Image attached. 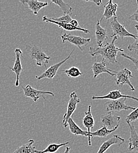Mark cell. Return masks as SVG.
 Wrapping results in <instances>:
<instances>
[{"mask_svg":"<svg viewBox=\"0 0 138 153\" xmlns=\"http://www.w3.org/2000/svg\"><path fill=\"white\" fill-rule=\"evenodd\" d=\"M128 125L130 132V137L128 138V150L131 152H138V134L137 130L131 123H129Z\"/></svg>","mask_w":138,"mask_h":153,"instance_id":"cell-14","label":"cell"},{"mask_svg":"<svg viewBox=\"0 0 138 153\" xmlns=\"http://www.w3.org/2000/svg\"><path fill=\"white\" fill-rule=\"evenodd\" d=\"M15 54L16 58H15L14 66L13 67H9V68L11 69L12 71L15 74L16 80L15 82V86L18 87L20 85V74L21 72L24 70L21 64V57L22 55V51L20 48H16L15 50Z\"/></svg>","mask_w":138,"mask_h":153,"instance_id":"cell-12","label":"cell"},{"mask_svg":"<svg viewBox=\"0 0 138 153\" xmlns=\"http://www.w3.org/2000/svg\"><path fill=\"white\" fill-rule=\"evenodd\" d=\"M119 127V126H118ZM118 127H117L115 128L114 130H108L106 127L102 126L101 128H100L98 130H97L95 132H91L90 133V135L91 137H106L108 135L112 133L115 131L117 130Z\"/></svg>","mask_w":138,"mask_h":153,"instance_id":"cell-24","label":"cell"},{"mask_svg":"<svg viewBox=\"0 0 138 153\" xmlns=\"http://www.w3.org/2000/svg\"><path fill=\"white\" fill-rule=\"evenodd\" d=\"M125 140L118 135H114L112 137L109 138L106 141H104L100 146L98 151L97 153H105L112 146L117 145L120 147L125 143Z\"/></svg>","mask_w":138,"mask_h":153,"instance_id":"cell-13","label":"cell"},{"mask_svg":"<svg viewBox=\"0 0 138 153\" xmlns=\"http://www.w3.org/2000/svg\"><path fill=\"white\" fill-rule=\"evenodd\" d=\"M51 2L58 5L62 10L63 15H70L72 13V8L69 4L65 3L63 0H52Z\"/></svg>","mask_w":138,"mask_h":153,"instance_id":"cell-23","label":"cell"},{"mask_svg":"<svg viewBox=\"0 0 138 153\" xmlns=\"http://www.w3.org/2000/svg\"><path fill=\"white\" fill-rule=\"evenodd\" d=\"M74 51V49L72 51V52L69 54V56L66 58L65 59L61 61V62H59L58 63H57L55 64L52 65V66H51L49 68H47L46 70V71H45L42 74H41L40 76H35V78L37 79L38 80H41L42 79L44 78H49V79H52L54 76H56L58 70H59V67L63 64H64L68 59H69V58L71 57V55L72 54L73 52Z\"/></svg>","mask_w":138,"mask_h":153,"instance_id":"cell-8","label":"cell"},{"mask_svg":"<svg viewBox=\"0 0 138 153\" xmlns=\"http://www.w3.org/2000/svg\"><path fill=\"white\" fill-rule=\"evenodd\" d=\"M68 126H69V130L72 134H74L75 135H81L87 137L88 140V145L89 146H91V136L88 133V131L82 130L75 123L72 117L69 118L68 121Z\"/></svg>","mask_w":138,"mask_h":153,"instance_id":"cell-15","label":"cell"},{"mask_svg":"<svg viewBox=\"0 0 138 153\" xmlns=\"http://www.w3.org/2000/svg\"><path fill=\"white\" fill-rule=\"evenodd\" d=\"M120 56H122V57H123L124 58H127V59L131 60V61L133 62V64H134L135 68V69L137 70V72L138 73V59H137V58H134L133 57H132V56H129V55H127L126 54H125L124 53H121Z\"/></svg>","mask_w":138,"mask_h":153,"instance_id":"cell-30","label":"cell"},{"mask_svg":"<svg viewBox=\"0 0 138 153\" xmlns=\"http://www.w3.org/2000/svg\"><path fill=\"white\" fill-rule=\"evenodd\" d=\"M24 6L29 8L34 15H38L40 10L48 6L47 2H41L36 0H28V1H20Z\"/></svg>","mask_w":138,"mask_h":153,"instance_id":"cell-17","label":"cell"},{"mask_svg":"<svg viewBox=\"0 0 138 153\" xmlns=\"http://www.w3.org/2000/svg\"><path fill=\"white\" fill-rule=\"evenodd\" d=\"M70 24L71 25H72L73 26L75 27H80L79 26V24H78V22L76 20V19H72V21H71Z\"/></svg>","mask_w":138,"mask_h":153,"instance_id":"cell-32","label":"cell"},{"mask_svg":"<svg viewBox=\"0 0 138 153\" xmlns=\"http://www.w3.org/2000/svg\"><path fill=\"white\" fill-rule=\"evenodd\" d=\"M120 117L114 115L112 112H108L101 116L102 126L106 127L108 130H114L119 126Z\"/></svg>","mask_w":138,"mask_h":153,"instance_id":"cell-9","label":"cell"},{"mask_svg":"<svg viewBox=\"0 0 138 153\" xmlns=\"http://www.w3.org/2000/svg\"><path fill=\"white\" fill-rule=\"evenodd\" d=\"M34 143V141L31 139L27 143L18 147L13 153H38V150L33 146Z\"/></svg>","mask_w":138,"mask_h":153,"instance_id":"cell-22","label":"cell"},{"mask_svg":"<svg viewBox=\"0 0 138 153\" xmlns=\"http://www.w3.org/2000/svg\"><path fill=\"white\" fill-rule=\"evenodd\" d=\"M61 39L62 43H64L66 41H68L71 44H72L74 45L77 46L82 51H83L82 47L83 45H87L91 41V38H83L82 37L71 34H67L66 33H64L61 36Z\"/></svg>","mask_w":138,"mask_h":153,"instance_id":"cell-10","label":"cell"},{"mask_svg":"<svg viewBox=\"0 0 138 153\" xmlns=\"http://www.w3.org/2000/svg\"><path fill=\"white\" fill-rule=\"evenodd\" d=\"M112 153H113V152H112Z\"/></svg>","mask_w":138,"mask_h":153,"instance_id":"cell-35","label":"cell"},{"mask_svg":"<svg viewBox=\"0 0 138 153\" xmlns=\"http://www.w3.org/2000/svg\"><path fill=\"white\" fill-rule=\"evenodd\" d=\"M86 2H92L95 4L97 5H100L102 2L101 0H89V1H86Z\"/></svg>","mask_w":138,"mask_h":153,"instance_id":"cell-33","label":"cell"},{"mask_svg":"<svg viewBox=\"0 0 138 153\" xmlns=\"http://www.w3.org/2000/svg\"><path fill=\"white\" fill-rule=\"evenodd\" d=\"M118 4L117 3H113L112 0H109L105 5H104V13L102 19H100V22L105 18L106 19H109L113 18L116 16V13L118 9Z\"/></svg>","mask_w":138,"mask_h":153,"instance_id":"cell-20","label":"cell"},{"mask_svg":"<svg viewBox=\"0 0 138 153\" xmlns=\"http://www.w3.org/2000/svg\"><path fill=\"white\" fill-rule=\"evenodd\" d=\"M63 71L67 76L71 78H77L83 74V73L80 71L79 68L75 66H72L70 68L63 70Z\"/></svg>","mask_w":138,"mask_h":153,"instance_id":"cell-26","label":"cell"},{"mask_svg":"<svg viewBox=\"0 0 138 153\" xmlns=\"http://www.w3.org/2000/svg\"><path fill=\"white\" fill-rule=\"evenodd\" d=\"M115 76L116 85H127L131 88L132 91H135V88L130 81V78H133L134 76L129 70L127 68H123L117 71Z\"/></svg>","mask_w":138,"mask_h":153,"instance_id":"cell-6","label":"cell"},{"mask_svg":"<svg viewBox=\"0 0 138 153\" xmlns=\"http://www.w3.org/2000/svg\"><path fill=\"white\" fill-rule=\"evenodd\" d=\"M80 102V100L78 98L77 93L75 92L71 93L69 96V100L67 105L66 111L62 118V124L65 128L68 126V121L69 118L72 117V115L76 110L77 105Z\"/></svg>","mask_w":138,"mask_h":153,"instance_id":"cell-3","label":"cell"},{"mask_svg":"<svg viewBox=\"0 0 138 153\" xmlns=\"http://www.w3.org/2000/svg\"><path fill=\"white\" fill-rule=\"evenodd\" d=\"M70 150H71V148L69 147H66L65 149V150L63 153H70Z\"/></svg>","mask_w":138,"mask_h":153,"instance_id":"cell-34","label":"cell"},{"mask_svg":"<svg viewBox=\"0 0 138 153\" xmlns=\"http://www.w3.org/2000/svg\"><path fill=\"white\" fill-rule=\"evenodd\" d=\"M135 27L137 32V34L136 35V38H135V41L133 43L129 44L128 46V49L129 51H133L135 54L138 55V25H135Z\"/></svg>","mask_w":138,"mask_h":153,"instance_id":"cell-27","label":"cell"},{"mask_svg":"<svg viewBox=\"0 0 138 153\" xmlns=\"http://www.w3.org/2000/svg\"><path fill=\"white\" fill-rule=\"evenodd\" d=\"M110 25L113 31V34L111 37H119L122 39L125 37H132L134 39L136 38L135 35L128 32L125 27L119 22L117 16L113 17L111 19Z\"/></svg>","mask_w":138,"mask_h":153,"instance_id":"cell-4","label":"cell"},{"mask_svg":"<svg viewBox=\"0 0 138 153\" xmlns=\"http://www.w3.org/2000/svg\"><path fill=\"white\" fill-rule=\"evenodd\" d=\"M120 98H130L132 100H135L138 101V98L137 97H135L134 96H127L123 94L121 91L119 90H116L110 91L108 94L105 96H93L92 97V100H104V99H109L110 100H117Z\"/></svg>","mask_w":138,"mask_h":153,"instance_id":"cell-18","label":"cell"},{"mask_svg":"<svg viewBox=\"0 0 138 153\" xmlns=\"http://www.w3.org/2000/svg\"><path fill=\"white\" fill-rule=\"evenodd\" d=\"M138 119V107L134 110L129 114L126 117L125 121L127 124L132 122H135Z\"/></svg>","mask_w":138,"mask_h":153,"instance_id":"cell-28","label":"cell"},{"mask_svg":"<svg viewBox=\"0 0 138 153\" xmlns=\"http://www.w3.org/2000/svg\"><path fill=\"white\" fill-rule=\"evenodd\" d=\"M127 98H120L117 100H110L105 104L106 110L108 112L117 111L119 112L122 110H135L137 107L128 106L125 104Z\"/></svg>","mask_w":138,"mask_h":153,"instance_id":"cell-5","label":"cell"},{"mask_svg":"<svg viewBox=\"0 0 138 153\" xmlns=\"http://www.w3.org/2000/svg\"><path fill=\"white\" fill-rule=\"evenodd\" d=\"M26 50L31 58L36 61V65L37 66H44L46 68V65L49 63L51 57L48 56L41 47L37 45L30 46L27 45Z\"/></svg>","mask_w":138,"mask_h":153,"instance_id":"cell-2","label":"cell"},{"mask_svg":"<svg viewBox=\"0 0 138 153\" xmlns=\"http://www.w3.org/2000/svg\"><path fill=\"white\" fill-rule=\"evenodd\" d=\"M42 21H45L46 22H50V23L58 25L59 28H63V30H65L66 31H82V32H83L85 33H86V34L90 33L89 31L86 30V29H85V28H81V27H75L73 26L72 25H71L70 23L58 22H56L55 21L52 20L50 18H48L46 16H44L42 17Z\"/></svg>","mask_w":138,"mask_h":153,"instance_id":"cell-19","label":"cell"},{"mask_svg":"<svg viewBox=\"0 0 138 153\" xmlns=\"http://www.w3.org/2000/svg\"><path fill=\"white\" fill-rule=\"evenodd\" d=\"M82 123H83V126L85 128H86L88 133L90 134V133H91V130L92 128H93L94 124H95V120H94V117L91 113V105H88V111L86 112H85V117L83 118V120H82Z\"/></svg>","mask_w":138,"mask_h":153,"instance_id":"cell-21","label":"cell"},{"mask_svg":"<svg viewBox=\"0 0 138 153\" xmlns=\"http://www.w3.org/2000/svg\"><path fill=\"white\" fill-rule=\"evenodd\" d=\"M69 144V142H65L61 144H57V143H52L49 144L45 149L43 151H38V153H56L59 148L63 146H65Z\"/></svg>","mask_w":138,"mask_h":153,"instance_id":"cell-25","label":"cell"},{"mask_svg":"<svg viewBox=\"0 0 138 153\" xmlns=\"http://www.w3.org/2000/svg\"><path fill=\"white\" fill-rule=\"evenodd\" d=\"M100 23V21L97 19V22L95 25V39L98 47H102L105 45L108 37L106 30L102 27Z\"/></svg>","mask_w":138,"mask_h":153,"instance_id":"cell-16","label":"cell"},{"mask_svg":"<svg viewBox=\"0 0 138 153\" xmlns=\"http://www.w3.org/2000/svg\"><path fill=\"white\" fill-rule=\"evenodd\" d=\"M53 21L61 23H70L72 21V18L70 15H63L58 18H50Z\"/></svg>","mask_w":138,"mask_h":153,"instance_id":"cell-29","label":"cell"},{"mask_svg":"<svg viewBox=\"0 0 138 153\" xmlns=\"http://www.w3.org/2000/svg\"><path fill=\"white\" fill-rule=\"evenodd\" d=\"M118 37H114L110 43H106L102 47H90L88 53L92 57L100 55L106 63H117L119 64L117 60V57L118 52L123 53V50L121 48L117 47L115 45V41Z\"/></svg>","mask_w":138,"mask_h":153,"instance_id":"cell-1","label":"cell"},{"mask_svg":"<svg viewBox=\"0 0 138 153\" xmlns=\"http://www.w3.org/2000/svg\"><path fill=\"white\" fill-rule=\"evenodd\" d=\"M21 88L23 90L24 96L32 99L35 102H37L40 98H43L45 100V97L44 96L45 94L54 96V94L52 92L38 90L32 88L30 85H27L25 87L22 86Z\"/></svg>","mask_w":138,"mask_h":153,"instance_id":"cell-7","label":"cell"},{"mask_svg":"<svg viewBox=\"0 0 138 153\" xmlns=\"http://www.w3.org/2000/svg\"><path fill=\"white\" fill-rule=\"evenodd\" d=\"M137 5H138L137 9L136 11L132 15H131V16L129 17V19H131L132 21H135L138 23V0L137 1Z\"/></svg>","mask_w":138,"mask_h":153,"instance_id":"cell-31","label":"cell"},{"mask_svg":"<svg viewBox=\"0 0 138 153\" xmlns=\"http://www.w3.org/2000/svg\"><path fill=\"white\" fill-rule=\"evenodd\" d=\"M107 63L103 60L101 62H95L92 65L91 68L94 73V78H96L99 74L102 73H107L111 76H115L117 71L109 69L106 67Z\"/></svg>","mask_w":138,"mask_h":153,"instance_id":"cell-11","label":"cell"}]
</instances>
